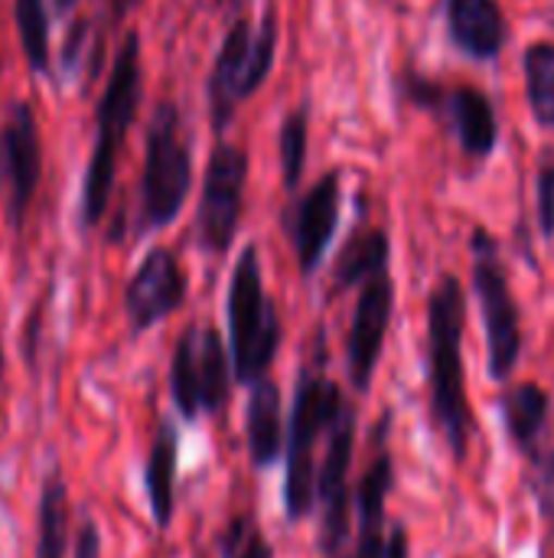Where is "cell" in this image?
Listing matches in <instances>:
<instances>
[{
	"label": "cell",
	"instance_id": "obj_1",
	"mask_svg": "<svg viewBox=\"0 0 554 558\" xmlns=\"http://www.w3.org/2000/svg\"><path fill=\"white\" fill-rule=\"evenodd\" d=\"M464 320H467L464 288L454 275H444L428 301V369H431L434 415L457 461L467 458V445L473 435V412L467 405L464 356H460Z\"/></svg>",
	"mask_w": 554,
	"mask_h": 558
},
{
	"label": "cell",
	"instance_id": "obj_2",
	"mask_svg": "<svg viewBox=\"0 0 554 558\" xmlns=\"http://www.w3.org/2000/svg\"><path fill=\"white\" fill-rule=\"evenodd\" d=\"M137 105H140V36L127 33L114 56L104 95L98 101V137H95V150L88 157L85 186H82V222L85 226H95L108 209L118 150L124 144L127 128L137 118Z\"/></svg>",
	"mask_w": 554,
	"mask_h": 558
},
{
	"label": "cell",
	"instance_id": "obj_3",
	"mask_svg": "<svg viewBox=\"0 0 554 558\" xmlns=\"http://www.w3.org/2000/svg\"><path fill=\"white\" fill-rule=\"evenodd\" d=\"M346 399L336 383L323 373H300L291 412V451H287V474H284V513L291 523L310 517L317 504V464L313 445L320 432L333 428L343 415Z\"/></svg>",
	"mask_w": 554,
	"mask_h": 558
},
{
	"label": "cell",
	"instance_id": "obj_4",
	"mask_svg": "<svg viewBox=\"0 0 554 558\" xmlns=\"http://www.w3.org/2000/svg\"><path fill=\"white\" fill-rule=\"evenodd\" d=\"M229 340H232V369L235 379L255 386L274 363L281 343V324L271 298L264 294L261 265L255 245L238 255L229 288Z\"/></svg>",
	"mask_w": 554,
	"mask_h": 558
},
{
	"label": "cell",
	"instance_id": "obj_5",
	"mask_svg": "<svg viewBox=\"0 0 554 558\" xmlns=\"http://www.w3.org/2000/svg\"><path fill=\"white\" fill-rule=\"evenodd\" d=\"M193 186V157L189 144L180 137V111L176 105H157L147 128L144 150V180H140V232L167 229Z\"/></svg>",
	"mask_w": 554,
	"mask_h": 558
},
{
	"label": "cell",
	"instance_id": "obj_6",
	"mask_svg": "<svg viewBox=\"0 0 554 558\" xmlns=\"http://www.w3.org/2000/svg\"><path fill=\"white\" fill-rule=\"evenodd\" d=\"M473 288L480 298L483 324H487V343H490V376L509 379V373L519 363L522 353V327H519V307L509 291V278L500 265L496 245L487 232L473 235Z\"/></svg>",
	"mask_w": 554,
	"mask_h": 558
},
{
	"label": "cell",
	"instance_id": "obj_7",
	"mask_svg": "<svg viewBox=\"0 0 554 558\" xmlns=\"http://www.w3.org/2000/svg\"><path fill=\"white\" fill-rule=\"evenodd\" d=\"M245 183H248V157L235 144H219L206 163L202 180V199L196 216V232L206 252H229L235 229L242 222V203H245Z\"/></svg>",
	"mask_w": 554,
	"mask_h": 558
},
{
	"label": "cell",
	"instance_id": "obj_8",
	"mask_svg": "<svg viewBox=\"0 0 554 558\" xmlns=\"http://www.w3.org/2000/svg\"><path fill=\"white\" fill-rule=\"evenodd\" d=\"M39 173H42V144H39L33 108L26 101H13L0 128V196H3L7 226L13 232H20L26 222V209L39 186Z\"/></svg>",
	"mask_w": 554,
	"mask_h": 558
},
{
	"label": "cell",
	"instance_id": "obj_9",
	"mask_svg": "<svg viewBox=\"0 0 554 558\" xmlns=\"http://www.w3.org/2000/svg\"><path fill=\"white\" fill-rule=\"evenodd\" d=\"M330 448L317 474V497L323 504V526H320V549L323 556L336 558L346 533H349V464L356 448V415L346 405L336 425L330 428Z\"/></svg>",
	"mask_w": 554,
	"mask_h": 558
},
{
	"label": "cell",
	"instance_id": "obj_10",
	"mask_svg": "<svg viewBox=\"0 0 554 558\" xmlns=\"http://www.w3.org/2000/svg\"><path fill=\"white\" fill-rule=\"evenodd\" d=\"M392 304H395V288H392L389 271H379L376 278L362 284L349 343H346V369H349V383L356 386V392H369L372 386V376L385 347L389 320H392Z\"/></svg>",
	"mask_w": 554,
	"mask_h": 558
},
{
	"label": "cell",
	"instance_id": "obj_11",
	"mask_svg": "<svg viewBox=\"0 0 554 558\" xmlns=\"http://www.w3.org/2000/svg\"><path fill=\"white\" fill-rule=\"evenodd\" d=\"M183 301H186V278L176 255L167 248H150L124 291V311L131 317L134 333L150 330L153 324L180 311Z\"/></svg>",
	"mask_w": 554,
	"mask_h": 558
},
{
	"label": "cell",
	"instance_id": "obj_12",
	"mask_svg": "<svg viewBox=\"0 0 554 558\" xmlns=\"http://www.w3.org/2000/svg\"><path fill=\"white\" fill-rule=\"evenodd\" d=\"M251 46H255L251 26L245 20H235L222 39L219 59L209 75V114H212L216 131H225L232 124L235 105L255 95L251 92Z\"/></svg>",
	"mask_w": 554,
	"mask_h": 558
},
{
	"label": "cell",
	"instance_id": "obj_13",
	"mask_svg": "<svg viewBox=\"0 0 554 558\" xmlns=\"http://www.w3.org/2000/svg\"><path fill=\"white\" fill-rule=\"evenodd\" d=\"M336 222H340V177L327 173L300 199V206L294 209V222L287 226L304 275H313L317 265L323 262V255L336 235Z\"/></svg>",
	"mask_w": 554,
	"mask_h": 558
},
{
	"label": "cell",
	"instance_id": "obj_14",
	"mask_svg": "<svg viewBox=\"0 0 554 558\" xmlns=\"http://www.w3.org/2000/svg\"><path fill=\"white\" fill-rule=\"evenodd\" d=\"M447 29L470 59H493L509 39L506 13L496 0H447Z\"/></svg>",
	"mask_w": 554,
	"mask_h": 558
},
{
	"label": "cell",
	"instance_id": "obj_15",
	"mask_svg": "<svg viewBox=\"0 0 554 558\" xmlns=\"http://www.w3.org/2000/svg\"><path fill=\"white\" fill-rule=\"evenodd\" d=\"M392 481H395L392 454L379 448L376 461L359 481V553L356 558H385L382 513H385V497L392 490Z\"/></svg>",
	"mask_w": 554,
	"mask_h": 558
},
{
	"label": "cell",
	"instance_id": "obj_16",
	"mask_svg": "<svg viewBox=\"0 0 554 558\" xmlns=\"http://www.w3.org/2000/svg\"><path fill=\"white\" fill-rule=\"evenodd\" d=\"M447 108H451V118L457 124L464 150L470 157H480V160L490 157L496 150V141H500V124H496L493 101L480 88L460 85V88L451 92Z\"/></svg>",
	"mask_w": 554,
	"mask_h": 558
},
{
	"label": "cell",
	"instance_id": "obj_17",
	"mask_svg": "<svg viewBox=\"0 0 554 558\" xmlns=\"http://www.w3.org/2000/svg\"><path fill=\"white\" fill-rule=\"evenodd\" d=\"M281 389L271 379H258L248 399V451L255 468H271L281 458Z\"/></svg>",
	"mask_w": 554,
	"mask_h": 558
},
{
	"label": "cell",
	"instance_id": "obj_18",
	"mask_svg": "<svg viewBox=\"0 0 554 558\" xmlns=\"http://www.w3.org/2000/svg\"><path fill=\"white\" fill-rule=\"evenodd\" d=\"M176 454H180V438H176V428L170 422L160 425L157 438H153V448H150V458H147V500H150V513H153V523L160 530L170 526L173 520V481H176Z\"/></svg>",
	"mask_w": 554,
	"mask_h": 558
},
{
	"label": "cell",
	"instance_id": "obj_19",
	"mask_svg": "<svg viewBox=\"0 0 554 558\" xmlns=\"http://www.w3.org/2000/svg\"><path fill=\"white\" fill-rule=\"evenodd\" d=\"M389 252H392V245H389V235L382 229H359L343 245L336 268H333V281L340 288L366 284L379 271H389Z\"/></svg>",
	"mask_w": 554,
	"mask_h": 558
},
{
	"label": "cell",
	"instance_id": "obj_20",
	"mask_svg": "<svg viewBox=\"0 0 554 558\" xmlns=\"http://www.w3.org/2000/svg\"><path fill=\"white\" fill-rule=\"evenodd\" d=\"M193 356L202 412H222L229 402V363L222 337L212 327H193Z\"/></svg>",
	"mask_w": 554,
	"mask_h": 558
},
{
	"label": "cell",
	"instance_id": "obj_21",
	"mask_svg": "<svg viewBox=\"0 0 554 558\" xmlns=\"http://www.w3.org/2000/svg\"><path fill=\"white\" fill-rule=\"evenodd\" d=\"M500 405H503V418H506L513 441L526 451V458L535 454L539 451L535 441H539V435L549 422V409H552L545 389H539L535 383H522L513 392H506Z\"/></svg>",
	"mask_w": 554,
	"mask_h": 558
},
{
	"label": "cell",
	"instance_id": "obj_22",
	"mask_svg": "<svg viewBox=\"0 0 554 558\" xmlns=\"http://www.w3.org/2000/svg\"><path fill=\"white\" fill-rule=\"evenodd\" d=\"M65 536H69V494L59 474H52L39 497V539L36 558L65 556Z\"/></svg>",
	"mask_w": 554,
	"mask_h": 558
},
{
	"label": "cell",
	"instance_id": "obj_23",
	"mask_svg": "<svg viewBox=\"0 0 554 558\" xmlns=\"http://www.w3.org/2000/svg\"><path fill=\"white\" fill-rule=\"evenodd\" d=\"M522 72H526V92H529V105L539 124L554 128V46L552 43H535L529 46L526 59H522Z\"/></svg>",
	"mask_w": 554,
	"mask_h": 558
},
{
	"label": "cell",
	"instance_id": "obj_24",
	"mask_svg": "<svg viewBox=\"0 0 554 558\" xmlns=\"http://www.w3.org/2000/svg\"><path fill=\"white\" fill-rule=\"evenodd\" d=\"M20 43L26 52V62L33 72L49 69V16H46V0H16L13 3Z\"/></svg>",
	"mask_w": 554,
	"mask_h": 558
},
{
	"label": "cell",
	"instance_id": "obj_25",
	"mask_svg": "<svg viewBox=\"0 0 554 558\" xmlns=\"http://www.w3.org/2000/svg\"><path fill=\"white\" fill-rule=\"evenodd\" d=\"M170 392H173V402H176L180 415L186 422H196V415L202 412V399H199L196 356H193V327L176 343L173 366H170Z\"/></svg>",
	"mask_w": 554,
	"mask_h": 558
},
{
	"label": "cell",
	"instance_id": "obj_26",
	"mask_svg": "<svg viewBox=\"0 0 554 558\" xmlns=\"http://www.w3.org/2000/svg\"><path fill=\"white\" fill-rule=\"evenodd\" d=\"M304 163H307V111H294L287 114L284 128H281V167H284V186L297 190L300 177H304Z\"/></svg>",
	"mask_w": 554,
	"mask_h": 558
},
{
	"label": "cell",
	"instance_id": "obj_27",
	"mask_svg": "<svg viewBox=\"0 0 554 558\" xmlns=\"http://www.w3.org/2000/svg\"><path fill=\"white\" fill-rule=\"evenodd\" d=\"M529 490L535 494L545 520L554 523V451L529 454Z\"/></svg>",
	"mask_w": 554,
	"mask_h": 558
},
{
	"label": "cell",
	"instance_id": "obj_28",
	"mask_svg": "<svg viewBox=\"0 0 554 558\" xmlns=\"http://www.w3.org/2000/svg\"><path fill=\"white\" fill-rule=\"evenodd\" d=\"M539 219H542V232L545 239L554 235V167L545 163L542 177H539Z\"/></svg>",
	"mask_w": 554,
	"mask_h": 558
},
{
	"label": "cell",
	"instance_id": "obj_29",
	"mask_svg": "<svg viewBox=\"0 0 554 558\" xmlns=\"http://www.w3.org/2000/svg\"><path fill=\"white\" fill-rule=\"evenodd\" d=\"M101 556V539H98V526L91 520L82 523L78 533V546H75V558H98Z\"/></svg>",
	"mask_w": 554,
	"mask_h": 558
},
{
	"label": "cell",
	"instance_id": "obj_30",
	"mask_svg": "<svg viewBox=\"0 0 554 558\" xmlns=\"http://www.w3.org/2000/svg\"><path fill=\"white\" fill-rule=\"evenodd\" d=\"M85 33H88V23H75L72 36L65 39V49H62V65H65V69H75V62H78V56H82V39H85Z\"/></svg>",
	"mask_w": 554,
	"mask_h": 558
},
{
	"label": "cell",
	"instance_id": "obj_31",
	"mask_svg": "<svg viewBox=\"0 0 554 558\" xmlns=\"http://www.w3.org/2000/svg\"><path fill=\"white\" fill-rule=\"evenodd\" d=\"M405 85H408L411 98H415L418 105H424V108H434V101L441 98V88H438V85H431L428 78H408Z\"/></svg>",
	"mask_w": 554,
	"mask_h": 558
},
{
	"label": "cell",
	"instance_id": "obj_32",
	"mask_svg": "<svg viewBox=\"0 0 554 558\" xmlns=\"http://www.w3.org/2000/svg\"><path fill=\"white\" fill-rule=\"evenodd\" d=\"M245 520H235L232 526H229V533H225V539H222V553L225 558H238V546H242V539H245Z\"/></svg>",
	"mask_w": 554,
	"mask_h": 558
},
{
	"label": "cell",
	"instance_id": "obj_33",
	"mask_svg": "<svg viewBox=\"0 0 554 558\" xmlns=\"http://www.w3.org/2000/svg\"><path fill=\"white\" fill-rule=\"evenodd\" d=\"M385 558H408V536H405V526H395L392 530V539L385 546Z\"/></svg>",
	"mask_w": 554,
	"mask_h": 558
},
{
	"label": "cell",
	"instance_id": "obj_34",
	"mask_svg": "<svg viewBox=\"0 0 554 558\" xmlns=\"http://www.w3.org/2000/svg\"><path fill=\"white\" fill-rule=\"evenodd\" d=\"M238 558H274V549H271V543L264 536H251L248 546H245V553Z\"/></svg>",
	"mask_w": 554,
	"mask_h": 558
},
{
	"label": "cell",
	"instance_id": "obj_35",
	"mask_svg": "<svg viewBox=\"0 0 554 558\" xmlns=\"http://www.w3.org/2000/svg\"><path fill=\"white\" fill-rule=\"evenodd\" d=\"M134 3H137V0H111V16H114V23H121V20L134 10Z\"/></svg>",
	"mask_w": 554,
	"mask_h": 558
},
{
	"label": "cell",
	"instance_id": "obj_36",
	"mask_svg": "<svg viewBox=\"0 0 554 558\" xmlns=\"http://www.w3.org/2000/svg\"><path fill=\"white\" fill-rule=\"evenodd\" d=\"M72 7H75V0H56V13H59V16H65Z\"/></svg>",
	"mask_w": 554,
	"mask_h": 558
},
{
	"label": "cell",
	"instance_id": "obj_37",
	"mask_svg": "<svg viewBox=\"0 0 554 558\" xmlns=\"http://www.w3.org/2000/svg\"><path fill=\"white\" fill-rule=\"evenodd\" d=\"M0 376H3V350H0Z\"/></svg>",
	"mask_w": 554,
	"mask_h": 558
}]
</instances>
